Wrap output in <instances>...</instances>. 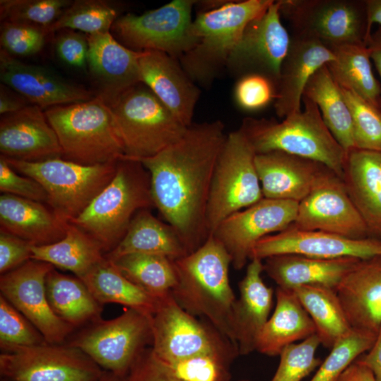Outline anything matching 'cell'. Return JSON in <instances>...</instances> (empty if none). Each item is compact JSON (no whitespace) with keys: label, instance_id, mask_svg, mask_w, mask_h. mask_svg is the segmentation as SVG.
<instances>
[{"label":"cell","instance_id":"cell-43","mask_svg":"<svg viewBox=\"0 0 381 381\" xmlns=\"http://www.w3.org/2000/svg\"><path fill=\"white\" fill-rule=\"evenodd\" d=\"M70 0H1L2 21L47 28L72 4Z\"/></svg>","mask_w":381,"mask_h":381},{"label":"cell","instance_id":"cell-47","mask_svg":"<svg viewBox=\"0 0 381 381\" xmlns=\"http://www.w3.org/2000/svg\"><path fill=\"white\" fill-rule=\"evenodd\" d=\"M277 90L265 76L249 74L241 77L235 85L234 98L240 108L255 111L264 108L274 101Z\"/></svg>","mask_w":381,"mask_h":381},{"label":"cell","instance_id":"cell-50","mask_svg":"<svg viewBox=\"0 0 381 381\" xmlns=\"http://www.w3.org/2000/svg\"><path fill=\"white\" fill-rule=\"evenodd\" d=\"M58 56L65 64L82 68L87 64L88 42L87 36L73 30H63L55 43Z\"/></svg>","mask_w":381,"mask_h":381},{"label":"cell","instance_id":"cell-51","mask_svg":"<svg viewBox=\"0 0 381 381\" xmlns=\"http://www.w3.org/2000/svg\"><path fill=\"white\" fill-rule=\"evenodd\" d=\"M32 243L0 230V272L13 270L32 259Z\"/></svg>","mask_w":381,"mask_h":381},{"label":"cell","instance_id":"cell-44","mask_svg":"<svg viewBox=\"0 0 381 381\" xmlns=\"http://www.w3.org/2000/svg\"><path fill=\"white\" fill-rule=\"evenodd\" d=\"M320 344L318 335L314 334L298 344L284 348L279 354L278 368L271 381H301L322 363L315 357Z\"/></svg>","mask_w":381,"mask_h":381},{"label":"cell","instance_id":"cell-49","mask_svg":"<svg viewBox=\"0 0 381 381\" xmlns=\"http://www.w3.org/2000/svg\"><path fill=\"white\" fill-rule=\"evenodd\" d=\"M127 381H186L159 358L151 346L145 349L131 368Z\"/></svg>","mask_w":381,"mask_h":381},{"label":"cell","instance_id":"cell-18","mask_svg":"<svg viewBox=\"0 0 381 381\" xmlns=\"http://www.w3.org/2000/svg\"><path fill=\"white\" fill-rule=\"evenodd\" d=\"M298 205L295 201L263 198L226 217L212 235L229 253L234 268L240 270L250 259L258 241L284 230L294 222Z\"/></svg>","mask_w":381,"mask_h":381},{"label":"cell","instance_id":"cell-54","mask_svg":"<svg viewBox=\"0 0 381 381\" xmlns=\"http://www.w3.org/2000/svg\"><path fill=\"white\" fill-rule=\"evenodd\" d=\"M0 114L4 115L18 111L27 107V100L21 97L8 93V90L1 83L0 89Z\"/></svg>","mask_w":381,"mask_h":381},{"label":"cell","instance_id":"cell-13","mask_svg":"<svg viewBox=\"0 0 381 381\" xmlns=\"http://www.w3.org/2000/svg\"><path fill=\"white\" fill-rule=\"evenodd\" d=\"M155 354L171 364L202 354L236 350L237 346L210 322L201 321L181 308L171 293L162 298L152 316Z\"/></svg>","mask_w":381,"mask_h":381},{"label":"cell","instance_id":"cell-45","mask_svg":"<svg viewBox=\"0 0 381 381\" xmlns=\"http://www.w3.org/2000/svg\"><path fill=\"white\" fill-rule=\"evenodd\" d=\"M47 344L40 332L1 294L0 346L3 351L18 346Z\"/></svg>","mask_w":381,"mask_h":381},{"label":"cell","instance_id":"cell-55","mask_svg":"<svg viewBox=\"0 0 381 381\" xmlns=\"http://www.w3.org/2000/svg\"><path fill=\"white\" fill-rule=\"evenodd\" d=\"M366 46L381 78V28L379 27L376 31L372 32L367 40Z\"/></svg>","mask_w":381,"mask_h":381},{"label":"cell","instance_id":"cell-11","mask_svg":"<svg viewBox=\"0 0 381 381\" xmlns=\"http://www.w3.org/2000/svg\"><path fill=\"white\" fill-rule=\"evenodd\" d=\"M195 3L174 0L141 15L119 16L111 28V35L131 50L159 51L179 59L198 42L190 31Z\"/></svg>","mask_w":381,"mask_h":381},{"label":"cell","instance_id":"cell-30","mask_svg":"<svg viewBox=\"0 0 381 381\" xmlns=\"http://www.w3.org/2000/svg\"><path fill=\"white\" fill-rule=\"evenodd\" d=\"M68 224L42 202L6 193L0 196L1 230L35 246L59 241Z\"/></svg>","mask_w":381,"mask_h":381},{"label":"cell","instance_id":"cell-20","mask_svg":"<svg viewBox=\"0 0 381 381\" xmlns=\"http://www.w3.org/2000/svg\"><path fill=\"white\" fill-rule=\"evenodd\" d=\"M0 79L28 102L41 109L85 102L96 95L37 65L23 63L2 49Z\"/></svg>","mask_w":381,"mask_h":381},{"label":"cell","instance_id":"cell-59","mask_svg":"<svg viewBox=\"0 0 381 381\" xmlns=\"http://www.w3.org/2000/svg\"><path fill=\"white\" fill-rule=\"evenodd\" d=\"M242 381H248V380H242Z\"/></svg>","mask_w":381,"mask_h":381},{"label":"cell","instance_id":"cell-32","mask_svg":"<svg viewBox=\"0 0 381 381\" xmlns=\"http://www.w3.org/2000/svg\"><path fill=\"white\" fill-rule=\"evenodd\" d=\"M134 253L162 255L171 260L188 254L176 230L156 218L150 209L135 214L123 239L105 258L113 260Z\"/></svg>","mask_w":381,"mask_h":381},{"label":"cell","instance_id":"cell-7","mask_svg":"<svg viewBox=\"0 0 381 381\" xmlns=\"http://www.w3.org/2000/svg\"><path fill=\"white\" fill-rule=\"evenodd\" d=\"M107 104L123 144L125 158L139 161L152 157L180 140L189 127L142 83Z\"/></svg>","mask_w":381,"mask_h":381},{"label":"cell","instance_id":"cell-39","mask_svg":"<svg viewBox=\"0 0 381 381\" xmlns=\"http://www.w3.org/2000/svg\"><path fill=\"white\" fill-rule=\"evenodd\" d=\"M109 261L129 281L155 296L168 295L176 285L173 260L165 256L134 253Z\"/></svg>","mask_w":381,"mask_h":381},{"label":"cell","instance_id":"cell-31","mask_svg":"<svg viewBox=\"0 0 381 381\" xmlns=\"http://www.w3.org/2000/svg\"><path fill=\"white\" fill-rule=\"evenodd\" d=\"M276 306L262 328L256 351L267 356H279L286 346L315 334V327L292 289L277 286Z\"/></svg>","mask_w":381,"mask_h":381},{"label":"cell","instance_id":"cell-19","mask_svg":"<svg viewBox=\"0 0 381 381\" xmlns=\"http://www.w3.org/2000/svg\"><path fill=\"white\" fill-rule=\"evenodd\" d=\"M282 254L324 259L343 257L365 259L381 255V240L370 237L350 238L322 231L299 229L291 224L258 241L252 249L250 259L263 260Z\"/></svg>","mask_w":381,"mask_h":381},{"label":"cell","instance_id":"cell-23","mask_svg":"<svg viewBox=\"0 0 381 381\" xmlns=\"http://www.w3.org/2000/svg\"><path fill=\"white\" fill-rule=\"evenodd\" d=\"M86 36L87 64L98 87L96 95L109 104L140 83L138 62L142 52L126 47L110 32Z\"/></svg>","mask_w":381,"mask_h":381},{"label":"cell","instance_id":"cell-10","mask_svg":"<svg viewBox=\"0 0 381 381\" xmlns=\"http://www.w3.org/2000/svg\"><path fill=\"white\" fill-rule=\"evenodd\" d=\"M152 319L127 308L114 319L86 325L64 344L83 351L104 370L126 377L140 353L152 344Z\"/></svg>","mask_w":381,"mask_h":381},{"label":"cell","instance_id":"cell-8","mask_svg":"<svg viewBox=\"0 0 381 381\" xmlns=\"http://www.w3.org/2000/svg\"><path fill=\"white\" fill-rule=\"evenodd\" d=\"M4 159L17 172L33 179L44 188L48 197L47 205L68 223L79 217L111 181L119 162L83 165L61 157L40 162Z\"/></svg>","mask_w":381,"mask_h":381},{"label":"cell","instance_id":"cell-37","mask_svg":"<svg viewBox=\"0 0 381 381\" xmlns=\"http://www.w3.org/2000/svg\"><path fill=\"white\" fill-rule=\"evenodd\" d=\"M303 96L318 105L324 123L344 151L355 148L351 112L327 64L310 78Z\"/></svg>","mask_w":381,"mask_h":381},{"label":"cell","instance_id":"cell-22","mask_svg":"<svg viewBox=\"0 0 381 381\" xmlns=\"http://www.w3.org/2000/svg\"><path fill=\"white\" fill-rule=\"evenodd\" d=\"M138 70L140 83L183 124L190 126L200 90L184 71L179 59L159 51H143Z\"/></svg>","mask_w":381,"mask_h":381},{"label":"cell","instance_id":"cell-27","mask_svg":"<svg viewBox=\"0 0 381 381\" xmlns=\"http://www.w3.org/2000/svg\"><path fill=\"white\" fill-rule=\"evenodd\" d=\"M341 179L368 237L381 240V152L356 147L346 152Z\"/></svg>","mask_w":381,"mask_h":381},{"label":"cell","instance_id":"cell-42","mask_svg":"<svg viewBox=\"0 0 381 381\" xmlns=\"http://www.w3.org/2000/svg\"><path fill=\"white\" fill-rule=\"evenodd\" d=\"M339 87L351 112L355 147L381 152V111L353 91Z\"/></svg>","mask_w":381,"mask_h":381},{"label":"cell","instance_id":"cell-5","mask_svg":"<svg viewBox=\"0 0 381 381\" xmlns=\"http://www.w3.org/2000/svg\"><path fill=\"white\" fill-rule=\"evenodd\" d=\"M152 207L149 171L140 161L124 157L119 160L111 181L70 223L95 238L107 254L123 239L135 214Z\"/></svg>","mask_w":381,"mask_h":381},{"label":"cell","instance_id":"cell-26","mask_svg":"<svg viewBox=\"0 0 381 381\" xmlns=\"http://www.w3.org/2000/svg\"><path fill=\"white\" fill-rule=\"evenodd\" d=\"M255 166L263 198L301 202L325 167L282 151L256 154Z\"/></svg>","mask_w":381,"mask_h":381},{"label":"cell","instance_id":"cell-52","mask_svg":"<svg viewBox=\"0 0 381 381\" xmlns=\"http://www.w3.org/2000/svg\"><path fill=\"white\" fill-rule=\"evenodd\" d=\"M357 359L369 368L376 381H381V328L372 347Z\"/></svg>","mask_w":381,"mask_h":381},{"label":"cell","instance_id":"cell-21","mask_svg":"<svg viewBox=\"0 0 381 381\" xmlns=\"http://www.w3.org/2000/svg\"><path fill=\"white\" fill-rule=\"evenodd\" d=\"M0 152L4 157L26 162L62 157L57 135L44 111L34 104L1 115Z\"/></svg>","mask_w":381,"mask_h":381},{"label":"cell","instance_id":"cell-28","mask_svg":"<svg viewBox=\"0 0 381 381\" xmlns=\"http://www.w3.org/2000/svg\"><path fill=\"white\" fill-rule=\"evenodd\" d=\"M263 271L262 260L253 258L238 283L239 297L234 304V322L239 355L256 351L258 337L272 307L273 289L263 282Z\"/></svg>","mask_w":381,"mask_h":381},{"label":"cell","instance_id":"cell-46","mask_svg":"<svg viewBox=\"0 0 381 381\" xmlns=\"http://www.w3.org/2000/svg\"><path fill=\"white\" fill-rule=\"evenodd\" d=\"M47 35L44 27L3 21L0 32L1 49L12 56L33 55L42 49Z\"/></svg>","mask_w":381,"mask_h":381},{"label":"cell","instance_id":"cell-25","mask_svg":"<svg viewBox=\"0 0 381 381\" xmlns=\"http://www.w3.org/2000/svg\"><path fill=\"white\" fill-rule=\"evenodd\" d=\"M334 58L332 52L318 40L292 35L281 66L274 101V111L279 117L284 119L301 111L303 90L310 78Z\"/></svg>","mask_w":381,"mask_h":381},{"label":"cell","instance_id":"cell-29","mask_svg":"<svg viewBox=\"0 0 381 381\" xmlns=\"http://www.w3.org/2000/svg\"><path fill=\"white\" fill-rule=\"evenodd\" d=\"M358 260L353 257L324 259L282 254L265 258L263 269L281 288L294 289L301 286H321L336 291L341 279Z\"/></svg>","mask_w":381,"mask_h":381},{"label":"cell","instance_id":"cell-58","mask_svg":"<svg viewBox=\"0 0 381 381\" xmlns=\"http://www.w3.org/2000/svg\"><path fill=\"white\" fill-rule=\"evenodd\" d=\"M1 381H8L7 380H5V379H2Z\"/></svg>","mask_w":381,"mask_h":381},{"label":"cell","instance_id":"cell-6","mask_svg":"<svg viewBox=\"0 0 381 381\" xmlns=\"http://www.w3.org/2000/svg\"><path fill=\"white\" fill-rule=\"evenodd\" d=\"M44 113L57 135L64 159L97 165L125 157L111 111L100 97L52 107Z\"/></svg>","mask_w":381,"mask_h":381},{"label":"cell","instance_id":"cell-15","mask_svg":"<svg viewBox=\"0 0 381 381\" xmlns=\"http://www.w3.org/2000/svg\"><path fill=\"white\" fill-rule=\"evenodd\" d=\"M281 0L250 21L227 60L226 69L238 79L258 74L270 80L278 88L280 69L288 52L291 37L280 18Z\"/></svg>","mask_w":381,"mask_h":381},{"label":"cell","instance_id":"cell-3","mask_svg":"<svg viewBox=\"0 0 381 381\" xmlns=\"http://www.w3.org/2000/svg\"><path fill=\"white\" fill-rule=\"evenodd\" d=\"M303 111L282 121L246 117L238 128L256 154L282 151L320 162L342 176L346 152L326 126L318 105L303 96Z\"/></svg>","mask_w":381,"mask_h":381},{"label":"cell","instance_id":"cell-53","mask_svg":"<svg viewBox=\"0 0 381 381\" xmlns=\"http://www.w3.org/2000/svg\"><path fill=\"white\" fill-rule=\"evenodd\" d=\"M337 381H376L373 373L357 358L342 373Z\"/></svg>","mask_w":381,"mask_h":381},{"label":"cell","instance_id":"cell-17","mask_svg":"<svg viewBox=\"0 0 381 381\" xmlns=\"http://www.w3.org/2000/svg\"><path fill=\"white\" fill-rule=\"evenodd\" d=\"M54 267L46 262L30 260L1 274V294L20 312L44 336L47 342L61 344L75 328L52 310L47 297L45 280Z\"/></svg>","mask_w":381,"mask_h":381},{"label":"cell","instance_id":"cell-57","mask_svg":"<svg viewBox=\"0 0 381 381\" xmlns=\"http://www.w3.org/2000/svg\"><path fill=\"white\" fill-rule=\"evenodd\" d=\"M96 381H127V376H119L113 373L104 370L101 377Z\"/></svg>","mask_w":381,"mask_h":381},{"label":"cell","instance_id":"cell-38","mask_svg":"<svg viewBox=\"0 0 381 381\" xmlns=\"http://www.w3.org/2000/svg\"><path fill=\"white\" fill-rule=\"evenodd\" d=\"M292 290L312 319L320 344L332 349L353 329L334 289L301 286Z\"/></svg>","mask_w":381,"mask_h":381},{"label":"cell","instance_id":"cell-40","mask_svg":"<svg viewBox=\"0 0 381 381\" xmlns=\"http://www.w3.org/2000/svg\"><path fill=\"white\" fill-rule=\"evenodd\" d=\"M118 8L104 0H76L51 25L49 34L62 30H79L86 35L110 32L119 16Z\"/></svg>","mask_w":381,"mask_h":381},{"label":"cell","instance_id":"cell-24","mask_svg":"<svg viewBox=\"0 0 381 381\" xmlns=\"http://www.w3.org/2000/svg\"><path fill=\"white\" fill-rule=\"evenodd\" d=\"M336 292L351 328L377 335L381 328V255L359 259Z\"/></svg>","mask_w":381,"mask_h":381},{"label":"cell","instance_id":"cell-2","mask_svg":"<svg viewBox=\"0 0 381 381\" xmlns=\"http://www.w3.org/2000/svg\"><path fill=\"white\" fill-rule=\"evenodd\" d=\"M173 262L176 283L171 294L174 301L191 315L207 320L237 346L234 322L236 298L229 278L231 258L224 246L210 235L195 251Z\"/></svg>","mask_w":381,"mask_h":381},{"label":"cell","instance_id":"cell-48","mask_svg":"<svg viewBox=\"0 0 381 381\" xmlns=\"http://www.w3.org/2000/svg\"><path fill=\"white\" fill-rule=\"evenodd\" d=\"M0 191L23 198L47 203V194L44 188L35 180L17 174L6 161L0 157Z\"/></svg>","mask_w":381,"mask_h":381},{"label":"cell","instance_id":"cell-4","mask_svg":"<svg viewBox=\"0 0 381 381\" xmlns=\"http://www.w3.org/2000/svg\"><path fill=\"white\" fill-rule=\"evenodd\" d=\"M274 0L227 1L198 13L190 31L198 42L179 61L197 85L210 87L222 71L246 25L265 13Z\"/></svg>","mask_w":381,"mask_h":381},{"label":"cell","instance_id":"cell-9","mask_svg":"<svg viewBox=\"0 0 381 381\" xmlns=\"http://www.w3.org/2000/svg\"><path fill=\"white\" fill-rule=\"evenodd\" d=\"M255 155L239 129L227 134L215 166L207 205L210 236L226 217L263 198Z\"/></svg>","mask_w":381,"mask_h":381},{"label":"cell","instance_id":"cell-56","mask_svg":"<svg viewBox=\"0 0 381 381\" xmlns=\"http://www.w3.org/2000/svg\"><path fill=\"white\" fill-rule=\"evenodd\" d=\"M368 28L372 33V25L377 23L381 28V0H365Z\"/></svg>","mask_w":381,"mask_h":381},{"label":"cell","instance_id":"cell-33","mask_svg":"<svg viewBox=\"0 0 381 381\" xmlns=\"http://www.w3.org/2000/svg\"><path fill=\"white\" fill-rule=\"evenodd\" d=\"M45 286L52 310L75 329L101 318L103 305L78 277L60 273L54 267L46 277Z\"/></svg>","mask_w":381,"mask_h":381},{"label":"cell","instance_id":"cell-41","mask_svg":"<svg viewBox=\"0 0 381 381\" xmlns=\"http://www.w3.org/2000/svg\"><path fill=\"white\" fill-rule=\"evenodd\" d=\"M376 338L374 334L353 329L333 346L310 381H337L351 363L372 347Z\"/></svg>","mask_w":381,"mask_h":381},{"label":"cell","instance_id":"cell-34","mask_svg":"<svg viewBox=\"0 0 381 381\" xmlns=\"http://www.w3.org/2000/svg\"><path fill=\"white\" fill-rule=\"evenodd\" d=\"M32 259L43 261L83 278L105 260L100 244L85 231L69 223L65 236L56 243L32 246Z\"/></svg>","mask_w":381,"mask_h":381},{"label":"cell","instance_id":"cell-12","mask_svg":"<svg viewBox=\"0 0 381 381\" xmlns=\"http://www.w3.org/2000/svg\"><path fill=\"white\" fill-rule=\"evenodd\" d=\"M279 11L293 35L318 40L327 48L366 44L372 34L365 0H281Z\"/></svg>","mask_w":381,"mask_h":381},{"label":"cell","instance_id":"cell-16","mask_svg":"<svg viewBox=\"0 0 381 381\" xmlns=\"http://www.w3.org/2000/svg\"><path fill=\"white\" fill-rule=\"evenodd\" d=\"M292 225L299 229L322 231L354 239L368 237L366 225L342 179L326 166L310 193L298 202Z\"/></svg>","mask_w":381,"mask_h":381},{"label":"cell","instance_id":"cell-36","mask_svg":"<svg viewBox=\"0 0 381 381\" xmlns=\"http://www.w3.org/2000/svg\"><path fill=\"white\" fill-rule=\"evenodd\" d=\"M329 49L334 58L327 66L337 85L353 91L381 111V86L373 75L366 44H346Z\"/></svg>","mask_w":381,"mask_h":381},{"label":"cell","instance_id":"cell-1","mask_svg":"<svg viewBox=\"0 0 381 381\" xmlns=\"http://www.w3.org/2000/svg\"><path fill=\"white\" fill-rule=\"evenodd\" d=\"M226 136L219 120L193 123L177 142L139 160L150 173L155 207L176 230L188 254L210 236L207 205Z\"/></svg>","mask_w":381,"mask_h":381},{"label":"cell","instance_id":"cell-14","mask_svg":"<svg viewBox=\"0 0 381 381\" xmlns=\"http://www.w3.org/2000/svg\"><path fill=\"white\" fill-rule=\"evenodd\" d=\"M104 371L66 344L18 346L0 355V373L8 381H96Z\"/></svg>","mask_w":381,"mask_h":381},{"label":"cell","instance_id":"cell-35","mask_svg":"<svg viewBox=\"0 0 381 381\" xmlns=\"http://www.w3.org/2000/svg\"><path fill=\"white\" fill-rule=\"evenodd\" d=\"M81 280L102 305L118 303L150 317L155 313L163 298L155 296L129 281L106 258Z\"/></svg>","mask_w":381,"mask_h":381}]
</instances>
